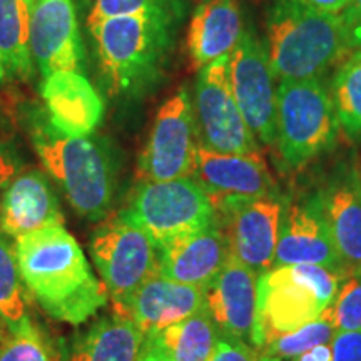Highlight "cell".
<instances>
[{
	"label": "cell",
	"mask_w": 361,
	"mask_h": 361,
	"mask_svg": "<svg viewBox=\"0 0 361 361\" xmlns=\"http://www.w3.org/2000/svg\"><path fill=\"white\" fill-rule=\"evenodd\" d=\"M197 129L186 85L162 102L137 161L141 180L191 178L196 166Z\"/></svg>",
	"instance_id": "obj_11"
},
{
	"label": "cell",
	"mask_w": 361,
	"mask_h": 361,
	"mask_svg": "<svg viewBox=\"0 0 361 361\" xmlns=\"http://www.w3.org/2000/svg\"><path fill=\"white\" fill-rule=\"evenodd\" d=\"M0 200V229L20 238L47 226L64 224L61 206L47 176L39 169L17 174Z\"/></svg>",
	"instance_id": "obj_20"
},
{
	"label": "cell",
	"mask_w": 361,
	"mask_h": 361,
	"mask_svg": "<svg viewBox=\"0 0 361 361\" xmlns=\"http://www.w3.org/2000/svg\"><path fill=\"white\" fill-rule=\"evenodd\" d=\"M20 276L42 310L59 322L79 324L109 300L106 284L92 273L79 243L64 224L17 238Z\"/></svg>",
	"instance_id": "obj_3"
},
{
	"label": "cell",
	"mask_w": 361,
	"mask_h": 361,
	"mask_svg": "<svg viewBox=\"0 0 361 361\" xmlns=\"http://www.w3.org/2000/svg\"><path fill=\"white\" fill-rule=\"evenodd\" d=\"M44 109L61 133L82 137L96 133L101 124L104 99L82 72H56L44 79Z\"/></svg>",
	"instance_id": "obj_21"
},
{
	"label": "cell",
	"mask_w": 361,
	"mask_h": 361,
	"mask_svg": "<svg viewBox=\"0 0 361 361\" xmlns=\"http://www.w3.org/2000/svg\"><path fill=\"white\" fill-rule=\"evenodd\" d=\"M341 271L301 264L271 268L258 279V353L286 333L313 322L331 303Z\"/></svg>",
	"instance_id": "obj_5"
},
{
	"label": "cell",
	"mask_w": 361,
	"mask_h": 361,
	"mask_svg": "<svg viewBox=\"0 0 361 361\" xmlns=\"http://www.w3.org/2000/svg\"><path fill=\"white\" fill-rule=\"evenodd\" d=\"M89 246L112 303L124 300L146 279L159 273L156 243L119 214L99 226Z\"/></svg>",
	"instance_id": "obj_9"
},
{
	"label": "cell",
	"mask_w": 361,
	"mask_h": 361,
	"mask_svg": "<svg viewBox=\"0 0 361 361\" xmlns=\"http://www.w3.org/2000/svg\"><path fill=\"white\" fill-rule=\"evenodd\" d=\"M200 146L221 154L261 152L239 111L229 79V56L200 69L192 96Z\"/></svg>",
	"instance_id": "obj_8"
},
{
	"label": "cell",
	"mask_w": 361,
	"mask_h": 361,
	"mask_svg": "<svg viewBox=\"0 0 361 361\" xmlns=\"http://www.w3.org/2000/svg\"><path fill=\"white\" fill-rule=\"evenodd\" d=\"M245 34L238 0H201L188 30V52L197 69L229 56Z\"/></svg>",
	"instance_id": "obj_22"
},
{
	"label": "cell",
	"mask_w": 361,
	"mask_h": 361,
	"mask_svg": "<svg viewBox=\"0 0 361 361\" xmlns=\"http://www.w3.org/2000/svg\"><path fill=\"white\" fill-rule=\"evenodd\" d=\"M191 178L204 189L211 202L228 196H281L261 152L221 154L197 144L196 166Z\"/></svg>",
	"instance_id": "obj_17"
},
{
	"label": "cell",
	"mask_w": 361,
	"mask_h": 361,
	"mask_svg": "<svg viewBox=\"0 0 361 361\" xmlns=\"http://www.w3.org/2000/svg\"><path fill=\"white\" fill-rule=\"evenodd\" d=\"M301 2L319 12L331 13V16H343L348 11L351 0H301Z\"/></svg>",
	"instance_id": "obj_36"
},
{
	"label": "cell",
	"mask_w": 361,
	"mask_h": 361,
	"mask_svg": "<svg viewBox=\"0 0 361 361\" xmlns=\"http://www.w3.org/2000/svg\"><path fill=\"white\" fill-rule=\"evenodd\" d=\"M345 273H361V169L341 164L318 191Z\"/></svg>",
	"instance_id": "obj_18"
},
{
	"label": "cell",
	"mask_w": 361,
	"mask_h": 361,
	"mask_svg": "<svg viewBox=\"0 0 361 361\" xmlns=\"http://www.w3.org/2000/svg\"><path fill=\"white\" fill-rule=\"evenodd\" d=\"M119 216L146 231L156 246L216 223L213 202L192 178L141 180Z\"/></svg>",
	"instance_id": "obj_7"
},
{
	"label": "cell",
	"mask_w": 361,
	"mask_h": 361,
	"mask_svg": "<svg viewBox=\"0 0 361 361\" xmlns=\"http://www.w3.org/2000/svg\"><path fill=\"white\" fill-rule=\"evenodd\" d=\"M209 361H259V353L246 343L221 335L218 348Z\"/></svg>",
	"instance_id": "obj_32"
},
{
	"label": "cell",
	"mask_w": 361,
	"mask_h": 361,
	"mask_svg": "<svg viewBox=\"0 0 361 361\" xmlns=\"http://www.w3.org/2000/svg\"><path fill=\"white\" fill-rule=\"evenodd\" d=\"M29 37L30 7L27 0H0V57L8 79L27 82L34 78Z\"/></svg>",
	"instance_id": "obj_25"
},
{
	"label": "cell",
	"mask_w": 361,
	"mask_h": 361,
	"mask_svg": "<svg viewBox=\"0 0 361 361\" xmlns=\"http://www.w3.org/2000/svg\"><path fill=\"white\" fill-rule=\"evenodd\" d=\"M284 200L228 196L213 201L216 224L228 243L231 258L256 274L273 268Z\"/></svg>",
	"instance_id": "obj_10"
},
{
	"label": "cell",
	"mask_w": 361,
	"mask_h": 361,
	"mask_svg": "<svg viewBox=\"0 0 361 361\" xmlns=\"http://www.w3.org/2000/svg\"><path fill=\"white\" fill-rule=\"evenodd\" d=\"M319 79L281 80L276 87L278 149L293 169L335 146L340 123L331 92Z\"/></svg>",
	"instance_id": "obj_6"
},
{
	"label": "cell",
	"mask_w": 361,
	"mask_h": 361,
	"mask_svg": "<svg viewBox=\"0 0 361 361\" xmlns=\"http://www.w3.org/2000/svg\"><path fill=\"white\" fill-rule=\"evenodd\" d=\"M290 361H333V350L331 345H319L314 346L305 353L295 356Z\"/></svg>",
	"instance_id": "obj_37"
},
{
	"label": "cell",
	"mask_w": 361,
	"mask_h": 361,
	"mask_svg": "<svg viewBox=\"0 0 361 361\" xmlns=\"http://www.w3.org/2000/svg\"><path fill=\"white\" fill-rule=\"evenodd\" d=\"M7 72H6V67H4V62H2V57H0V87H2L4 84H6L7 80Z\"/></svg>",
	"instance_id": "obj_39"
},
{
	"label": "cell",
	"mask_w": 361,
	"mask_h": 361,
	"mask_svg": "<svg viewBox=\"0 0 361 361\" xmlns=\"http://www.w3.org/2000/svg\"><path fill=\"white\" fill-rule=\"evenodd\" d=\"M219 335L204 306L183 322L147 335L144 348L157 351L168 361H209L218 348Z\"/></svg>",
	"instance_id": "obj_24"
},
{
	"label": "cell",
	"mask_w": 361,
	"mask_h": 361,
	"mask_svg": "<svg viewBox=\"0 0 361 361\" xmlns=\"http://www.w3.org/2000/svg\"><path fill=\"white\" fill-rule=\"evenodd\" d=\"M30 56L44 79L82 72L84 45L72 0H35L30 6Z\"/></svg>",
	"instance_id": "obj_14"
},
{
	"label": "cell",
	"mask_w": 361,
	"mask_h": 361,
	"mask_svg": "<svg viewBox=\"0 0 361 361\" xmlns=\"http://www.w3.org/2000/svg\"><path fill=\"white\" fill-rule=\"evenodd\" d=\"M139 361H168L162 356L161 353H157L154 350H142V355H141V360Z\"/></svg>",
	"instance_id": "obj_38"
},
{
	"label": "cell",
	"mask_w": 361,
	"mask_h": 361,
	"mask_svg": "<svg viewBox=\"0 0 361 361\" xmlns=\"http://www.w3.org/2000/svg\"><path fill=\"white\" fill-rule=\"evenodd\" d=\"M204 295L206 288L173 281L157 273L112 306L114 314L134 323L147 336L204 308Z\"/></svg>",
	"instance_id": "obj_16"
},
{
	"label": "cell",
	"mask_w": 361,
	"mask_h": 361,
	"mask_svg": "<svg viewBox=\"0 0 361 361\" xmlns=\"http://www.w3.org/2000/svg\"><path fill=\"white\" fill-rule=\"evenodd\" d=\"M180 22L169 13H134L85 25L107 96L134 101L161 84Z\"/></svg>",
	"instance_id": "obj_2"
},
{
	"label": "cell",
	"mask_w": 361,
	"mask_h": 361,
	"mask_svg": "<svg viewBox=\"0 0 361 361\" xmlns=\"http://www.w3.org/2000/svg\"><path fill=\"white\" fill-rule=\"evenodd\" d=\"M328 308L336 333L361 331V273L351 274L341 283Z\"/></svg>",
	"instance_id": "obj_31"
},
{
	"label": "cell",
	"mask_w": 361,
	"mask_h": 361,
	"mask_svg": "<svg viewBox=\"0 0 361 361\" xmlns=\"http://www.w3.org/2000/svg\"><path fill=\"white\" fill-rule=\"evenodd\" d=\"M34 2H35V0H27V4H29V7H30V6H32V4H34Z\"/></svg>",
	"instance_id": "obj_40"
},
{
	"label": "cell",
	"mask_w": 361,
	"mask_h": 361,
	"mask_svg": "<svg viewBox=\"0 0 361 361\" xmlns=\"http://www.w3.org/2000/svg\"><path fill=\"white\" fill-rule=\"evenodd\" d=\"M268 59L274 79L322 78L356 51L345 16H331L301 0H273L268 22Z\"/></svg>",
	"instance_id": "obj_4"
},
{
	"label": "cell",
	"mask_w": 361,
	"mask_h": 361,
	"mask_svg": "<svg viewBox=\"0 0 361 361\" xmlns=\"http://www.w3.org/2000/svg\"><path fill=\"white\" fill-rule=\"evenodd\" d=\"M331 350L333 361H361V331L336 333Z\"/></svg>",
	"instance_id": "obj_33"
},
{
	"label": "cell",
	"mask_w": 361,
	"mask_h": 361,
	"mask_svg": "<svg viewBox=\"0 0 361 361\" xmlns=\"http://www.w3.org/2000/svg\"><path fill=\"white\" fill-rule=\"evenodd\" d=\"M85 7V25L134 13H169L184 20L188 0H82Z\"/></svg>",
	"instance_id": "obj_29"
},
{
	"label": "cell",
	"mask_w": 361,
	"mask_h": 361,
	"mask_svg": "<svg viewBox=\"0 0 361 361\" xmlns=\"http://www.w3.org/2000/svg\"><path fill=\"white\" fill-rule=\"evenodd\" d=\"M20 119L45 169L64 189L74 211L89 221H101L114 204L121 157L109 137L64 134L49 121L44 106L27 102Z\"/></svg>",
	"instance_id": "obj_1"
},
{
	"label": "cell",
	"mask_w": 361,
	"mask_h": 361,
	"mask_svg": "<svg viewBox=\"0 0 361 361\" xmlns=\"http://www.w3.org/2000/svg\"><path fill=\"white\" fill-rule=\"evenodd\" d=\"M229 79L247 128L266 146H278L276 89L268 51L252 30H245L229 54Z\"/></svg>",
	"instance_id": "obj_12"
},
{
	"label": "cell",
	"mask_w": 361,
	"mask_h": 361,
	"mask_svg": "<svg viewBox=\"0 0 361 361\" xmlns=\"http://www.w3.org/2000/svg\"><path fill=\"white\" fill-rule=\"evenodd\" d=\"M259 274L229 256L221 273L206 286L204 306L223 336L258 351Z\"/></svg>",
	"instance_id": "obj_15"
},
{
	"label": "cell",
	"mask_w": 361,
	"mask_h": 361,
	"mask_svg": "<svg viewBox=\"0 0 361 361\" xmlns=\"http://www.w3.org/2000/svg\"><path fill=\"white\" fill-rule=\"evenodd\" d=\"M0 361H56V355L47 336L27 319L2 338Z\"/></svg>",
	"instance_id": "obj_30"
},
{
	"label": "cell",
	"mask_w": 361,
	"mask_h": 361,
	"mask_svg": "<svg viewBox=\"0 0 361 361\" xmlns=\"http://www.w3.org/2000/svg\"><path fill=\"white\" fill-rule=\"evenodd\" d=\"M335 335L336 329L333 324L331 311L326 306L313 322L269 343L264 350L259 351V361H290L314 346L331 345Z\"/></svg>",
	"instance_id": "obj_28"
},
{
	"label": "cell",
	"mask_w": 361,
	"mask_h": 361,
	"mask_svg": "<svg viewBox=\"0 0 361 361\" xmlns=\"http://www.w3.org/2000/svg\"><path fill=\"white\" fill-rule=\"evenodd\" d=\"M146 335L123 316L99 319L75 338L64 353V361H139Z\"/></svg>",
	"instance_id": "obj_23"
},
{
	"label": "cell",
	"mask_w": 361,
	"mask_h": 361,
	"mask_svg": "<svg viewBox=\"0 0 361 361\" xmlns=\"http://www.w3.org/2000/svg\"><path fill=\"white\" fill-rule=\"evenodd\" d=\"M229 256L228 243L216 223L157 246L161 276L200 288L209 286Z\"/></svg>",
	"instance_id": "obj_19"
},
{
	"label": "cell",
	"mask_w": 361,
	"mask_h": 361,
	"mask_svg": "<svg viewBox=\"0 0 361 361\" xmlns=\"http://www.w3.org/2000/svg\"><path fill=\"white\" fill-rule=\"evenodd\" d=\"M343 16H345L355 49L358 51V49H361V0H351L348 11Z\"/></svg>",
	"instance_id": "obj_35"
},
{
	"label": "cell",
	"mask_w": 361,
	"mask_h": 361,
	"mask_svg": "<svg viewBox=\"0 0 361 361\" xmlns=\"http://www.w3.org/2000/svg\"><path fill=\"white\" fill-rule=\"evenodd\" d=\"M7 238L0 229V319L7 329H13L25 323L29 316L19 263Z\"/></svg>",
	"instance_id": "obj_27"
},
{
	"label": "cell",
	"mask_w": 361,
	"mask_h": 361,
	"mask_svg": "<svg viewBox=\"0 0 361 361\" xmlns=\"http://www.w3.org/2000/svg\"><path fill=\"white\" fill-rule=\"evenodd\" d=\"M301 264L324 266L345 273L318 192L283 202L273 268Z\"/></svg>",
	"instance_id": "obj_13"
},
{
	"label": "cell",
	"mask_w": 361,
	"mask_h": 361,
	"mask_svg": "<svg viewBox=\"0 0 361 361\" xmlns=\"http://www.w3.org/2000/svg\"><path fill=\"white\" fill-rule=\"evenodd\" d=\"M338 123L350 137L361 139V49L343 61L331 85Z\"/></svg>",
	"instance_id": "obj_26"
},
{
	"label": "cell",
	"mask_w": 361,
	"mask_h": 361,
	"mask_svg": "<svg viewBox=\"0 0 361 361\" xmlns=\"http://www.w3.org/2000/svg\"><path fill=\"white\" fill-rule=\"evenodd\" d=\"M20 169V157L11 144L0 139V189L6 188Z\"/></svg>",
	"instance_id": "obj_34"
}]
</instances>
